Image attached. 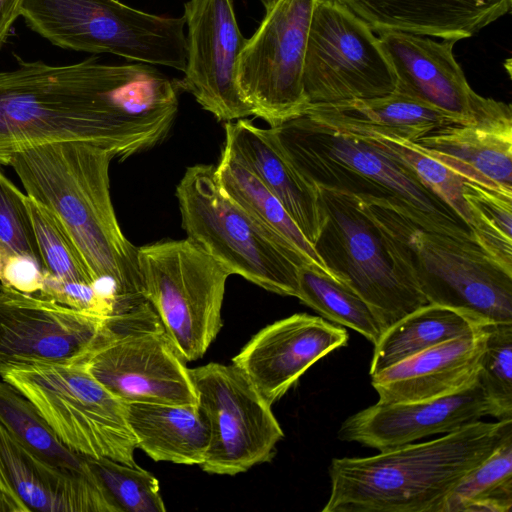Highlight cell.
Returning a JSON list of instances; mask_svg holds the SVG:
<instances>
[{"mask_svg": "<svg viewBox=\"0 0 512 512\" xmlns=\"http://www.w3.org/2000/svg\"><path fill=\"white\" fill-rule=\"evenodd\" d=\"M481 326L458 310L428 303L382 333L374 344L369 374L372 376L437 344L471 334Z\"/></svg>", "mask_w": 512, "mask_h": 512, "instance_id": "28", "label": "cell"}, {"mask_svg": "<svg viewBox=\"0 0 512 512\" xmlns=\"http://www.w3.org/2000/svg\"><path fill=\"white\" fill-rule=\"evenodd\" d=\"M74 363L123 402L198 404L189 368L148 301L107 317Z\"/></svg>", "mask_w": 512, "mask_h": 512, "instance_id": "10", "label": "cell"}, {"mask_svg": "<svg viewBox=\"0 0 512 512\" xmlns=\"http://www.w3.org/2000/svg\"><path fill=\"white\" fill-rule=\"evenodd\" d=\"M349 132L365 137L379 149L404 164L425 187L447 204L469 227L471 226L470 212L462 193L465 180L456 172L425 153L410 140L376 131Z\"/></svg>", "mask_w": 512, "mask_h": 512, "instance_id": "33", "label": "cell"}, {"mask_svg": "<svg viewBox=\"0 0 512 512\" xmlns=\"http://www.w3.org/2000/svg\"><path fill=\"white\" fill-rule=\"evenodd\" d=\"M113 154L92 143L59 141L28 145L1 164L19 177L26 195L48 209L79 250L95 288L112 315L146 302L135 247L123 234L110 196Z\"/></svg>", "mask_w": 512, "mask_h": 512, "instance_id": "2", "label": "cell"}, {"mask_svg": "<svg viewBox=\"0 0 512 512\" xmlns=\"http://www.w3.org/2000/svg\"><path fill=\"white\" fill-rule=\"evenodd\" d=\"M317 188L323 224L314 249L332 276L371 307L384 331L428 304L396 242L362 199L345 191Z\"/></svg>", "mask_w": 512, "mask_h": 512, "instance_id": "6", "label": "cell"}, {"mask_svg": "<svg viewBox=\"0 0 512 512\" xmlns=\"http://www.w3.org/2000/svg\"><path fill=\"white\" fill-rule=\"evenodd\" d=\"M270 128L286 156L312 184L387 199L446 227L471 231L409 168L365 137L306 114Z\"/></svg>", "mask_w": 512, "mask_h": 512, "instance_id": "5", "label": "cell"}, {"mask_svg": "<svg viewBox=\"0 0 512 512\" xmlns=\"http://www.w3.org/2000/svg\"><path fill=\"white\" fill-rule=\"evenodd\" d=\"M0 489L20 512H116L96 475L53 465L0 424Z\"/></svg>", "mask_w": 512, "mask_h": 512, "instance_id": "20", "label": "cell"}, {"mask_svg": "<svg viewBox=\"0 0 512 512\" xmlns=\"http://www.w3.org/2000/svg\"><path fill=\"white\" fill-rule=\"evenodd\" d=\"M0 71V164L35 144L83 141L124 160L162 141L178 112L175 83L144 63L24 61Z\"/></svg>", "mask_w": 512, "mask_h": 512, "instance_id": "1", "label": "cell"}, {"mask_svg": "<svg viewBox=\"0 0 512 512\" xmlns=\"http://www.w3.org/2000/svg\"><path fill=\"white\" fill-rule=\"evenodd\" d=\"M146 300L180 357L201 358L222 327V304L230 274L188 238L138 248Z\"/></svg>", "mask_w": 512, "mask_h": 512, "instance_id": "11", "label": "cell"}, {"mask_svg": "<svg viewBox=\"0 0 512 512\" xmlns=\"http://www.w3.org/2000/svg\"><path fill=\"white\" fill-rule=\"evenodd\" d=\"M318 0H264L265 13L237 62L239 91L253 115L276 127L301 115L308 102L303 69Z\"/></svg>", "mask_w": 512, "mask_h": 512, "instance_id": "13", "label": "cell"}, {"mask_svg": "<svg viewBox=\"0 0 512 512\" xmlns=\"http://www.w3.org/2000/svg\"><path fill=\"white\" fill-rule=\"evenodd\" d=\"M137 448L154 461L201 465L209 426L198 404L124 402Z\"/></svg>", "mask_w": 512, "mask_h": 512, "instance_id": "25", "label": "cell"}, {"mask_svg": "<svg viewBox=\"0 0 512 512\" xmlns=\"http://www.w3.org/2000/svg\"><path fill=\"white\" fill-rule=\"evenodd\" d=\"M302 114L342 130L376 131L413 142L436 128L466 122L397 92L372 99L310 104Z\"/></svg>", "mask_w": 512, "mask_h": 512, "instance_id": "26", "label": "cell"}, {"mask_svg": "<svg viewBox=\"0 0 512 512\" xmlns=\"http://www.w3.org/2000/svg\"><path fill=\"white\" fill-rule=\"evenodd\" d=\"M198 406L209 426V444L200 467L236 475L269 462L284 433L271 405L235 365L208 363L189 368Z\"/></svg>", "mask_w": 512, "mask_h": 512, "instance_id": "14", "label": "cell"}, {"mask_svg": "<svg viewBox=\"0 0 512 512\" xmlns=\"http://www.w3.org/2000/svg\"><path fill=\"white\" fill-rule=\"evenodd\" d=\"M359 197L396 242L429 303L458 310L481 325L512 323V273L473 234L387 199Z\"/></svg>", "mask_w": 512, "mask_h": 512, "instance_id": "4", "label": "cell"}, {"mask_svg": "<svg viewBox=\"0 0 512 512\" xmlns=\"http://www.w3.org/2000/svg\"><path fill=\"white\" fill-rule=\"evenodd\" d=\"M0 512H20L18 506L0 489Z\"/></svg>", "mask_w": 512, "mask_h": 512, "instance_id": "41", "label": "cell"}, {"mask_svg": "<svg viewBox=\"0 0 512 512\" xmlns=\"http://www.w3.org/2000/svg\"><path fill=\"white\" fill-rule=\"evenodd\" d=\"M349 339L346 329L319 316L297 313L267 325L232 359L270 405L318 360Z\"/></svg>", "mask_w": 512, "mask_h": 512, "instance_id": "18", "label": "cell"}, {"mask_svg": "<svg viewBox=\"0 0 512 512\" xmlns=\"http://www.w3.org/2000/svg\"><path fill=\"white\" fill-rule=\"evenodd\" d=\"M414 143L464 180L512 193L511 106L476 121L436 128Z\"/></svg>", "mask_w": 512, "mask_h": 512, "instance_id": "22", "label": "cell"}, {"mask_svg": "<svg viewBox=\"0 0 512 512\" xmlns=\"http://www.w3.org/2000/svg\"><path fill=\"white\" fill-rule=\"evenodd\" d=\"M45 272L30 257L15 251L0 241L1 285L25 294H38Z\"/></svg>", "mask_w": 512, "mask_h": 512, "instance_id": "39", "label": "cell"}, {"mask_svg": "<svg viewBox=\"0 0 512 512\" xmlns=\"http://www.w3.org/2000/svg\"><path fill=\"white\" fill-rule=\"evenodd\" d=\"M512 507V430L449 495L444 512H510Z\"/></svg>", "mask_w": 512, "mask_h": 512, "instance_id": "31", "label": "cell"}, {"mask_svg": "<svg viewBox=\"0 0 512 512\" xmlns=\"http://www.w3.org/2000/svg\"><path fill=\"white\" fill-rule=\"evenodd\" d=\"M464 200L477 243L500 266L512 273V193L463 182Z\"/></svg>", "mask_w": 512, "mask_h": 512, "instance_id": "32", "label": "cell"}, {"mask_svg": "<svg viewBox=\"0 0 512 512\" xmlns=\"http://www.w3.org/2000/svg\"><path fill=\"white\" fill-rule=\"evenodd\" d=\"M0 424L24 447L45 461L63 468L90 471L84 455L68 448L14 386L0 381Z\"/></svg>", "mask_w": 512, "mask_h": 512, "instance_id": "30", "label": "cell"}, {"mask_svg": "<svg viewBox=\"0 0 512 512\" xmlns=\"http://www.w3.org/2000/svg\"><path fill=\"white\" fill-rule=\"evenodd\" d=\"M23 0H0V49L6 42L11 27L20 16Z\"/></svg>", "mask_w": 512, "mask_h": 512, "instance_id": "40", "label": "cell"}, {"mask_svg": "<svg viewBox=\"0 0 512 512\" xmlns=\"http://www.w3.org/2000/svg\"><path fill=\"white\" fill-rule=\"evenodd\" d=\"M116 512H164L158 480L147 470L108 458L85 456Z\"/></svg>", "mask_w": 512, "mask_h": 512, "instance_id": "34", "label": "cell"}, {"mask_svg": "<svg viewBox=\"0 0 512 512\" xmlns=\"http://www.w3.org/2000/svg\"><path fill=\"white\" fill-rule=\"evenodd\" d=\"M186 67L178 88L220 121L253 115L237 84V62L246 38L234 0H189L184 4Z\"/></svg>", "mask_w": 512, "mask_h": 512, "instance_id": "15", "label": "cell"}, {"mask_svg": "<svg viewBox=\"0 0 512 512\" xmlns=\"http://www.w3.org/2000/svg\"><path fill=\"white\" fill-rule=\"evenodd\" d=\"M496 411L481 386L432 400L409 403H380L349 416L338 431L346 442L379 451L415 440L456 431Z\"/></svg>", "mask_w": 512, "mask_h": 512, "instance_id": "19", "label": "cell"}, {"mask_svg": "<svg viewBox=\"0 0 512 512\" xmlns=\"http://www.w3.org/2000/svg\"><path fill=\"white\" fill-rule=\"evenodd\" d=\"M486 342L477 382L498 420L512 419V323L486 325Z\"/></svg>", "mask_w": 512, "mask_h": 512, "instance_id": "36", "label": "cell"}, {"mask_svg": "<svg viewBox=\"0 0 512 512\" xmlns=\"http://www.w3.org/2000/svg\"><path fill=\"white\" fill-rule=\"evenodd\" d=\"M397 78L374 31L336 0H318L303 69L310 104H330L393 93Z\"/></svg>", "mask_w": 512, "mask_h": 512, "instance_id": "12", "label": "cell"}, {"mask_svg": "<svg viewBox=\"0 0 512 512\" xmlns=\"http://www.w3.org/2000/svg\"><path fill=\"white\" fill-rule=\"evenodd\" d=\"M26 203L44 272L59 279L94 285V279L79 250L60 221L28 196Z\"/></svg>", "mask_w": 512, "mask_h": 512, "instance_id": "35", "label": "cell"}, {"mask_svg": "<svg viewBox=\"0 0 512 512\" xmlns=\"http://www.w3.org/2000/svg\"><path fill=\"white\" fill-rule=\"evenodd\" d=\"M187 238L236 274L270 292L297 297L305 262L281 246L220 188L215 166L186 169L176 188Z\"/></svg>", "mask_w": 512, "mask_h": 512, "instance_id": "7", "label": "cell"}, {"mask_svg": "<svg viewBox=\"0 0 512 512\" xmlns=\"http://www.w3.org/2000/svg\"><path fill=\"white\" fill-rule=\"evenodd\" d=\"M106 318L1 285L0 364L74 363L91 347Z\"/></svg>", "mask_w": 512, "mask_h": 512, "instance_id": "16", "label": "cell"}, {"mask_svg": "<svg viewBox=\"0 0 512 512\" xmlns=\"http://www.w3.org/2000/svg\"><path fill=\"white\" fill-rule=\"evenodd\" d=\"M0 377L22 393L71 450L134 466L135 437L125 404L81 365L0 364Z\"/></svg>", "mask_w": 512, "mask_h": 512, "instance_id": "8", "label": "cell"}, {"mask_svg": "<svg viewBox=\"0 0 512 512\" xmlns=\"http://www.w3.org/2000/svg\"><path fill=\"white\" fill-rule=\"evenodd\" d=\"M215 174L221 190L281 246L332 276L281 202L225 146Z\"/></svg>", "mask_w": 512, "mask_h": 512, "instance_id": "27", "label": "cell"}, {"mask_svg": "<svg viewBox=\"0 0 512 512\" xmlns=\"http://www.w3.org/2000/svg\"><path fill=\"white\" fill-rule=\"evenodd\" d=\"M224 146L281 202L307 240L314 245L323 224L316 184L292 164L271 128L245 118L226 122Z\"/></svg>", "mask_w": 512, "mask_h": 512, "instance_id": "24", "label": "cell"}, {"mask_svg": "<svg viewBox=\"0 0 512 512\" xmlns=\"http://www.w3.org/2000/svg\"><path fill=\"white\" fill-rule=\"evenodd\" d=\"M40 295L78 311L102 317L112 315V307L94 285L68 281L44 274Z\"/></svg>", "mask_w": 512, "mask_h": 512, "instance_id": "38", "label": "cell"}, {"mask_svg": "<svg viewBox=\"0 0 512 512\" xmlns=\"http://www.w3.org/2000/svg\"><path fill=\"white\" fill-rule=\"evenodd\" d=\"M374 32L459 41L506 15L512 0H336Z\"/></svg>", "mask_w": 512, "mask_h": 512, "instance_id": "23", "label": "cell"}, {"mask_svg": "<svg viewBox=\"0 0 512 512\" xmlns=\"http://www.w3.org/2000/svg\"><path fill=\"white\" fill-rule=\"evenodd\" d=\"M26 199L0 170V241L33 259L44 271Z\"/></svg>", "mask_w": 512, "mask_h": 512, "instance_id": "37", "label": "cell"}, {"mask_svg": "<svg viewBox=\"0 0 512 512\" xmlns=\"http://www.w3.org/2000/svg\"><path fill=\"white\" fill-rule=\"evenodd\" d=\"M378 38L397 78L394 92L466 122L510 107L485 98L470 87L453 54L456 41H437L404 32H382L378 33Z\"/></svg>", "mask_w": 512, "mask_h": 512, "instance_id": "17", "label": "cell"}, {"mask_svg": "<svg viewBox=\"0 0 512 512\" xmlns=\"http://www.w3.org/2000/svg\"><path fill=\"white\" fill-rule=\"evenodd\" d=\"M297 298L323 317L357 331L373 344L384 332L377 315L357 293L312 266L299 268Z\"/></svg>", "mask_w": 512, "mask_h": 512, "instance_id": "29", "label": "cell"}, {"mask_svg": "<svg viewBox=\"0 0 512 512\" xmlns=\"http://www.w3.org/2000/svg\"><path fill=\"white\" fill-rule=\"evenodd\" d=\"M486 325L432 346L371 376L380 403H409L460 393L477 382Z\"/></svg>", "mask_w": 512, "mask_h": 512, "instance_id": "21", "label": "cell"}, {"mask_svg": "<svg viewBox=\"0 0 512 512\" xmlns=\"http://www.w3.org/2000/svg\"><path fill=\"white\" fill-rule=\"evenodd\" d=\"M20 16L52 44L184 72V17L143 12L118 0H23Z\"/></svg>", "mask_w": 512, "mask_h": 512, "instance_id": "9", "label": "cell"}, {"mask_svg": "<svg viewBox=\"0 0 512 512\" xmlns=\"http://www.w3.org/2000/svg\"><path fill=\"white\" fill-rule=\"evenodd\" d=\"M511 420L476 421L435 440L369 457L334 458L323 512H444L459 482L482 463Z\"/></svg>", "mask_w": 512, "mask_h": 512, "instance_id": "3", "label": "cell"}]
</instances>
